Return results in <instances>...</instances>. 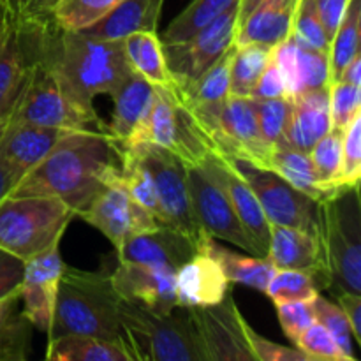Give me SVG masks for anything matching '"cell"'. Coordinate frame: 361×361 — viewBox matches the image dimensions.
<instances>
[{
	"instance_id": "cell-1",
	"label": "cell",
	"mask_w": 361,
	"mask_h": 361,
	"mask_svg": "<svg viewBox=\"0 0 361 361\" xmlns=\"http://www.w3.org/2000/svg\"><path fill=\"white\" fill-rule=\"evenodd\" d=\"M122 152V147L106 133L67 130L9 194L55 196L78 215L120 175Z\"/></svg>"
},
{
	"instance_id": "cell-2",
	"label": "cell",
	"mask_w": 361,
	"mask_h": 361,
	"mask_svg": "<svg viewBox=\"0 0 361 361\" xmlns=\"http://www.w3.org/2000/svg\"><path fill=\"white\" fill-rule=\"evenodd\" d=\"M44 60L85 104L94 106L101 94H115L134 73L122 41L90 37L83 32L62 30L53 21Z\"/></svg>"
},
{
	"instance_id": "cell-3",
	"label": "cell",
	"mask_w": 361,
	"mask_h": 361,
	"mask_svg": "<svg viewBox=\"0 0 361 361\" xmlns=\"http://www.w3.org/2000/svg\"><path fill=\"white\" fill-rule=\"evenodd\" d=\"M316 238L321 289L361 291L360 187H344L317 201Z\"/></svg>"
},
{
	"instance_id": "cell-4",
	"label": "cell",
	"mask_w": 361,
	"mask_h": 361,
	"mask_svg": "<svg viewBox=\"0 0 361 361\" xmlns=\"http://www.w3.org/2000/svg\"><path fill=\"white\" fill-rule=\"evenodd\" d=\"M67 334L90 335L122 345L120 295L111 275L63 267L48 341Z\"/></svg>"
},
{
	"instance_id": "cell-5",
	"label": "cell",
	"mask_w": 361,
	"mask_h": 361,
	"mask_svg": "<svg viewBox=\"0 0 361 361\" xmlns=\"http://www.w3.org/2000/svg\"><path fill=\"white\" fill-rule=\"evenodd\" d=\"M53 20L2 2L0 11V137L13 122L37 63L44 59Z\"/></svg>"
},
{
	"instance_id": "cell-6",
	"label": "cell",
	"mask_w": 361,
	"mask_h": 361,
	"mask_svg": "<svg viewBox=\"0 0 361 361\" xmlns=\"http://www.w3.org/2000/svg\"><path fill=\"white\" fill-rule=\"evenodd\" d=\"M120 326L130 361H204L187 307L157 312L120 298Z\"/></svg>"
},
{
	"instance_id": "cell-7",
	"label": "cell",
	"mask_w": 361,
	"mask_h": 361,
	"mask_svg": "<svg viewBox=\"0 0 361 361\" xmlns=\"http://www.w3.org/2000/svg\"><path fill=\"white\" fill-rule=\"evenodd\" d=\"M76 212L55 196L0 200V249L27 261L60 243Z\"/></svg>"
},
{
	"instance_id": "cell-8",
	"label": "cell",
	"mask_w": 361,
	"mask_h": 361,
	"mask_svg": "<svg viewBox=\"0 0 361 361\" xmlns=\"http://www.w3.org/2000/svg\"><path fill=\"white\" fill-rule=\"evenodd\" d=\"M189 109L210 137L215 154L270 169L275 147L261 134L252 97L229 95L219 104Z\"/></svg>"
},
{
	"instance_id": "cell-9",
	"label": "cell",
	"mask_w": 361,
	"mask_h": 361,
	"mask_svg": "<svg viewBox=\"0 0 361 361\" xmlns=\"http://www.w3.org/2000/svg\"><path fill=\"white\" fill-rule=\"evenodd\" d=\"M35 123L62 130L106 133L108 123L94 106L81 102L44 59L37 63L13 122Z\"/></svg>"
},
{
	"instance_id": "cell-10",
	"label": "cell",
	"mask_w": 361,
	"mask_h": 361,
	"mask_svg": "<svg viewBox=\"0 0 361 361\" xmlns=\"http://www.w3.org/2000/svg\"><path fill=\"white\" fill-rule=\"evenodd\" d=\"M127 148V147H126ZM134 152L141 159L154 178L155 192H157L159 208H161V222L168 224L185 235L192 236L204 249L208 240L207 233L201 229L200 222L194 217L190 207L189 187H187V164L173 152L166 150L155 143L133 145Z\"/></svg>"
},
{
	"instance_id": "cell-11",
	"label": "cell",
	"mask_w": 361,
	"mask_h": 361,
	"mask_svg": "<svg viewBox=\"0 0 361 361\" xmlns=\"http://www.w3.org/2000/svg\"><path fill=\"white\" fill-rule=\"evenodd\" d=\"M154 104L148 118L147 143L173 152L187 166L201 164L214 152L210 137L176 90L154 87Z\"/></svg>"
},
{
	"instance_id": "cell-12",
	"label": "cell",
	"mask_w": 361,
	"mask_h": 361,
	"mask_svg": "<svg viewBox=\"0 0 361 361\" xmlns=\"http://www.w3.org/2000/svg\"><path fill=\"white\" fill-rule=\"evenodd\" d=\"M240 4L180 42H162L166 66L175 81L176 92L194 83L212 63L235 46Z\"/></svg>"
},
{
	"instance_id": "cell-13",
	"label": "cell",
	"mask_w": 361,
	"mask_h": 361,
	"mask_svg": "<svg viewBox=\"0 0 361 361\" xmlns=\"http://www.w3.org/2000/svg\"><path fill=\"white\" fill-rule=\"evenodd\" d=\"M229 162L256 194L270 224L289 226L314 235L317 201L295 189L271 169L259 168L242 159H229Z\"/></svg>"
},
{
	"instance_id": "cell-14",
	"label": "cell",
	"mask_w": 361,
	"mask_h": 361,
	"mask_svg": "<svg viewBox=\"0 0 361 361\" xmlns=\"http://www.w3.org/2000/svg\"><path fill=\"white\" fill-rule=\"evenodd\" d=\"M189 312L204 361H256L250 324L240 314L231 293L215 305L190 307Z\"/></svg>"
},
{
	"instance_id": "cell-15",
	"label": "cell",
	"mask_w": 361,
	"mask_h": 361,
	"mask_svg": "<svg viewBox=\"0 0 361 361\" xmlns=\"http://www.w3.org/2000/svg\"><path fill=\"white\" fill-rule=\"evenodd\" d=\"M76 217L94 226L113 243L116 252L134 235L155 228L159 221L150 210L141 207L123 187L120 175L104 187Z\"/></svg>"
},
{
	"instance_id": "cell-16",
	"label": "cell",
	"mask_w": 361,
	"mask_h": 361,
	"mask_svg": "<svg viewBox=\"0 0 361 361\" xmlns=\"http://www.w3.org/2000/svg\"><path fill=\"white\" fill-rule=\"evenodd\" d=\"M187 187L190 207L201 229L212 238L233 243L254 254L252 242L240 224L228 196L203 166H187Z\"/></svg>"
},
{
	"instance_id": "cell-17",
	"label": "cell",
	"mask_w": 361,
	"mask_h": 361,
	"mask_svg": "<svg viewBox=\"0 0 361 361\" xmlns=\"http://www.w3.org/2000/svg\"><path fill=\"white\" fill-rule=\"evenodd\" d=\"M60 243L25 261V275L20 288L21 307L35 330L48 335L55 312L56 291L66 263L60 257Z\"/></svg>"
},
{
	"instance_id": "cell-18",
	"label": "cell",
	"mask_w": 361,
	"mask_h": 361,
	"mask_svg": "<svg viewBox=\"0 0 361 361\" xmlns=\"http://www.w3.org/2000/svg\"><path fill=\"white\" fill-rule=\"evenodd\" d=\"M204 169L210 173L212 178L222 187V190L228 196L233 210L238 215V221L242 228L245 229L247 236L252 242L254 256L264 257L268 252V243H270V222L257 201L256 194L252 192L249 183L243 180V176L233 168L229 159L212 152L203 162Z\"/></svg>"
},
{
	"instance_id": "cell-19",
	"label": "cell",
	"mask_w": 361,
	"mask_h": 361,
	"mask_svg": "<svg viewBox=\"0 0 361 361\" xmlns=\"http://www.w3.org/2000/svg\"><path fill=\"white\" fill-rule=\"evenodd\" d=\"M201 250L203 247L192 236L159 222L155 228L130 236L120 249L118 261L143 263L176 271Z\"/></svg>"
},
{
	"instance_id": "cell-20",
	"label": "cell",
	"mask_w": 361,
	"mask_h": 361,
	"mask_svg": "<svg viewBox=\"0 0 361 361\" xmlns=\"http://www.w3.org/2000/svg\"><path fill=\"white\" fill-rule=\"evenodd\" d=\"M175 275L176 271L168 268L118 261L111 281L120 298L136 302L157 312H171L178 307Z\"/></svg>"
},
{
	"instance_id": "cell-21",
	"label": "cell",
	"mask_w": 361,
	"mask_h": 361,
	"mask_svg": "<svg viewBox=\"0 0 361 361\" xmlns=\"http://www.w3.org/2000/svg\"><path fill=\"white\" fill-rule=\"evenodd\" d=\"M154 94V85L134 71L111 95L115 108L108 123V134L122 148L147 143Z\"/></svg>"
},
{
	"instance_id": "cell-22",
	"label": "cell",
	"mask_w": 361,
	"mask_h": 361,
	"mask_svg": "<svg viewBox=\"0 0 361 361\" xmlns=\"http://www.w3.org/2000/svg\"><path fill=\"white\" fill-rule=\"evenodd\" d=\"M228 277L217 261L201 250L176 270L175 286L178 307H208L222 302L229 293Z\"/></svg>"
},
{
	"instance_id": "cell-23",
	"label": "cell",
	"mask_w": 361,
	"mask_h": 361,
	"mask_svg": "<svg viewBox=\"0 0 361 361\" xmlns=\"http://www.w3.org/2000/svg\"><path fill=\"white\" fill-rule=\"evenodd\" d=\"M67 130L35 123L14 122L0 137V164L23 178L34 169Z\"/></svg>"
},
{
	"instance_id": "cell-24",
	"label": "cell",
	"mask_w": 361,
	"mask_h": 361,
	"mask_svg": "<svg viewBox=\"0 0 361 361\" xmlns=\"http://www.w3.org/2000/svg\"><path fill=\"white\" fill-rule=\"evenodd\" d=\"M331 130L330 87L303 92L291 99V116L286 129V145L302 152L310 148Z\"/></svg>"
},
{
	"instance_id": "cell-25",
	"label": "cell",
	"mask_w": 361,
	"mask_h": 361,
	"mask_svg": "<svg viewBox=\"0 0 361 361\" xmlns=\"http://www.w3.org/2000/svg\"><path fill=\"white\" fill-rule=\"evenodd\" d=\"M162 4L164 0H120L101 20L80 32L106 41H122L137 32H157Z\"/></svg>"
},
{
	"instance_id": "cell-26",
	"label": "cell",
	"mask_w": 361,
	"mask_h": 361,
	"mask_svg": "<svg viewBox=\"0 0 361 361\" xmlns=\"http://www.w3.org/2000/svg\"><path fill=\"white\" fill-rule=\"evenodd\" d=\"M298 0H261L238 25L235 44L259 42L275 46L291 34Z\"/></svg>"
},
{
	"instance_id": "cell-27",
	"label": "cell",
	"mask_w": 361,
	"mask_h": 361,
	"mask_svg": "<svg viewBox=\"0 0 361 361\" xmlns=\"http://www.w3.org/2000/svg\"><path fill=\"white\" fill-rule=\"evenodd\" d=\"M267 257L275 270H307L319 279V250L314 235L289 226L270 224V243Z\"/></svg>"
},
{
	"instance_id": "cell-28",
	"label": "cell",
	"mask_w": 361,
	"mask_h": 361,
	"mask_svg": "<svg viewBox=\"0 0 361 361\" xmlns=\"http://www.w3.org/2000/svg\"><path fill=\"white\" fill-rule=\"evenodd\" d=\"M270 169L281 178L291 183L295 189L312 197L314 201H323L337 194L341 189H330L324 185L314 169L309 152L296 150L289 145H277L271 152ZM344 189V187H342Z\"/></svg>"
},
{
	"instance_id": "cell-29",
	"label": "cell",
	"mask_w": 361,
	"mask_h": 361,
	"mask_svg": "<svg viewBox=\"0 0 361 361\" xmlns=\"http://www.w3.org/2000/svg\"><path fill=\"white\" fill-rule=\"evenodd\" d=\"M127 60L140 76L154 87H166L176 90L175 81L166 66L162 41L157 32H137L123 39Z\"/></svg>"
},
{
	"instance_id": "cell-30",
	"label": "cell",
	"mask_w": 361,
	"mask_h": 361,
	"mask_svg": "<svg viewBox=\"0 0 361 361\" xmlns=\"http://www.w3.org/2000/svg\"><path fill=\"white\" fill-rule=\"evenodd\" d=\"M48 361H130L120 344L90 335L67 334L48 341Z\"/></svg>"
},
{
	"instance_id": "cell-31",
	"label": "cell",
	"mask_w": 361,
	"mask_h": 361,
	"mask_svg": "<svg viewBox=\"0 0 361 361\" xmlns=\"http://www.w3.org/2000/svg\"><path fill=\"white\" fill-rule=\"evenodd\" d=\"M203 250L217 261L229 282L249 286L256 291H267L268 282L275 274V267L267 256H243V254L233 252L215 242V238L208 240Z\"/></svg>"
},
{
	"instance_id": "cell-32",
	"label": "cell",
	"mask_w": 361,
	"mask_h": 361,
	"mask_svg": "<svg viewBox=\"0 0 361 361\" xmlns=\"http://www.w3.org/2000/svg\"><path fill=\"white\" fill-rule=\"evenodd\" d=\"M32 323L21 307L20 291L0 300V361H25L32 351Z\"/></svg>"
},
{
	"instance_id": "cell-33",
	"label": "cell",
	"mask_w": 361,
	"mask_h": 361,
	"mask_svg": "<svg viewBox=\"0 0 361 361\" xmlns=\"http://www.w3.org/2000/svg\"><path fill=\"white\" fill-rule=\"evenodd\" d=\"M274 46L247 42L235 44L229 69V94L236 97H250L261 74L271 59Z\"/></svg>"
},
{
	"instance_id": "cell-34",
	"label": "cell",
	"mask_w": 361,
	"mask_h": 361,
	"mask_svg": "<svg viewBox=\"0 0 361 361\" xmlns=\"http://www.w3.org/2000/svg\"><path fill=\"white\" fill-rule=\"evenodd\" d=\"M233 48H229L221 59L215 60L190 87L183 92H176L187 108L219 104L229 97V69H231Z\"/></svg>"
},
{
	"instance_id": "cell-35",
	"label": "cell",
	"mask_w": 361,
	"mask_h": 361,
	"mask_svg": "<svg viewBox=\"0 0 361 361\" xmlns=\"http://www.w3.org/2000/svg\"><path fill=\"white\" fill-rule=\"evenodd\" d=\"M240 4V0H192L171 23L168 25L164 32L162 42H180L189 39L197 30L210 25L217 20L221 14L231 9L233 6Z\"/></svg>"
},
{
	"instance_id": "cell-36",
	"label": "cell",
	"mask_w": 361,
	"mask_h": 361,
	"mask_svg": "<svg viewBox=\"0 0 361 361\" xmlns=\"http://www.w3.org/2000/svg\"><path fill=\"white\" fill-rule=\"evenodd\" d=\"M361 0H349L344 18L330 42V85L338 80L344 67L360 53Z\"/></svg>"
},
{
	"instance_id": "cell-37",
	"label": "cell",
	"mask_w": 361,
	"mask_h": 361,
	"mask_svg": "<svg viewBox=\"0 0 361 361\" xmlns=\"http://www.w3.org/2000/svg\"><path fill=\"white\" fill-rule=\"evenodd\" d=\"M120 0H56L48 14L62 30L80 32L108 14Z\"/></svg>"
},
{
	"instance_id": "cell-38",
	"label": "cell",
	"mask_w": 361,
	"mask_h": 361,
	"mask_svg": "<svg viewBox=\"0 0 361 361\" xmlns=\"http://www.w3.org/2000/svg\"><path fill=\"white\" fill-rule=\"evenodd\" d=\"M319 289L317 275L314 271L275 270L264 293L275 305H279L286 302H312Z\"/></svg>"
},
{
	"instance_id": "cell-39",
	"label": "cell",
	"mask_w": 361,
	"mask_h": 361,
	"mask_svg": "<svg viewBox=\"0 0 361 361\" xmlns=\"http://www.w3.org/2000/svg\"><path fill=\"white\" fill-rule=\"evenodd\" d=\"M261 134L270 145H286V129L291 116V99H254Z\"/></svg>"
},
{
	"instance_id": "cell-40",
	"label": "cell",
	"mask_w": 361,
	"mask_h": 361,
	"mask_svg": "<svg viewBox=\"0 0 361 361\" xmlns=\"http://www.w3.org/2000/svg\"><path fill=\"white\" fill-rule=\"evenodd\" d=\"M342 130L331 129L310 148L309 155L321 182L330 189H342L337 183L341 168Z\"/></svg>"
},
{
	"instance_id": "cell-41",
	"label": "cell",
	"mask_w": 361,
	"mask_h": 361,
	"mask_svg": "<svg viewBox=\"0 0 361 361\" xmlns=\"http://www.w3.org/2000/svg\"><path fill=\"white\" fill-rule=\"evenodd\" d=\"M361 178V113L342 130L341 168L337 183L341 187H360Z\"/></svg>"
},
{
	"instance_id": "cell-42",
	"label": "cell",
	"mask_w": 361,
	"mask_h": 361,
	"mask_svg": "<svg viewBox=\"0 0 361 361\" xmlns=\"http://www.w3.org/2000/svg\"><path fill=\"white\" fill-rule=\"evenodd\" d=\"M312 309L316 323L323 324L334 335V338L338 342V345L345 353L349 361H356L355 348H353V338L355 337H353V330L349 326L348 317L342 312L341 307L331 303L330 300H326L317 293L316 298L312 300Z\"/></svg>"
},
{
	"instance_id": "cell-43",
	"label": "cell",
	"mask_w": 361,
	"mask_h": 361,
	"mask_svg": "<svg viewBox=\"0 0 361 361\" xmlns=\"http://www.w3.org/2000/svg\"><path fill=\"white\" fill-rule=\"evenodd\" d=\"M291 34L309 48L326 51L330 55V41H328L319 16H317L314 0H298L295 18H293Z\"/></svg>"
},
{
	"instance_id": "cell-44",
	"label": "cell",
	"mask_w": 361,
	"mask_h": 361,
	"mask_svg": "<svg viewBox=\"0 0 361 361\" xmlns=\"http://www.w3.org/2000/svg\"><path fill=\"white\" fill-rule=\"evenodd\" d=\"M358 113H361V87L334 81L330 85L331 129L344 130Z\"/></svg>"
},
{
	"instance_id": "cell-45",
	"label": "cell",
	"mask_w": 361,
	"mask_h": 361,
	"mask_svg": "<svg viewBox=\"0 0 361 361\" xmlns=\"http://www.w3.org/2000/svg\"><path fill=\"white\" fill-rule=\"evenodd\" d=\"M296 348L305 353L312 361H349L345 353L335 341L334 335L319 323H312L300 335Z\"/></svg>"
},
{
	"instance_id": "cell-46",
	"label": "cell",
	"mask_w": 361,
	"mask_h": 361,
	"mask_svg": "<svg viewBox=\"0 0 361 361\" xmlns=\"http://www.w3.org/2000/svg\"><path fill=\"white\" fill-rule=\"evenodd\" d=\"M295 41L298 44L300 74H302L303 92L330 87V55L326 51L309 48L296 37Z\"/></svg>"
},
{
	"instance_id": "cell-47",
	"label": "cell",
	"mask_w": 361,
	"mask_h": 361,
	"mask_svg": "<svg viewBox=\"0 0 361 361\" xmlns=\"http://www.w3.org/2000/svg\"><path fill=\"white\" fill-rule=\"evenodd\" d=\"M279 321L284 330L286 337L296 344L300 335L307 330L312 323H316L314 317L312 302H286L277 305Z\"/></svg>"
},
{
	"instance_id": "cell-48",
	"label": "cell",
	"mask_w": 361,
	"mask_h": 361,
	"mask_svg": "<svg viewBox=\"0 0 361 361\" xmlns=\"http://www.w3.org/2000/svg\"><path fill=\"white\" fill-rule=\"evenodd\" d=\"M249 338L256 361H312L296 345L288 348V345L275 344V342L257 335L252 328H249Z\"/></svg>"
},
{
	"instance_id": "cell-49",
	"label": "cell",
	"mask_w": 361,
	"mask_h": 361,
	"mask_svg": "<svg viewBox=\"0 0 361 361\" xmlns=\"http://www.w3.org/2000/svg\"><path fill=\"white\" fill-rule=\"evenodd\" d=\"M25 275V261L0 249V300L18 293Z\"/></svg>"
},
{
	"instance_id": "cell-50",
	"label": "cell",
	"mask_w": 361,
	"mask_h": 361,
	"mask_svg": "<svg viewBox=\"0 0 361 361\" xmlns=\"http://www.w3.org/2000/svg\"><path fill=\"white\" fill-rule=\"evenodd\" d=\"M252 99H277V97H286V87L284 80L281 76V71L275 66L274 59H270V63L267 66V69L261 74L259 81L254 87Z\"/></svg>"
},
{
	"instance_id": "cell-51",
	"label": "cell",
	"mask_w": 361,
	"mask_h": 361,
	"mask_svg": "<svg viewBox=\"0 0 361 361\" xmlns=\"http://www.w3.org/2000/svg\"><path fill=\"white\" fill-rule=\"evenodd\" d=\"M348 4L349 0H314L317 16H319L321 25L324 28V34H326L330 42L334 39L335 32H337L338 25H341L342 18H344Z\"/></svg>"
},
{
	"instance_id": "cell-52",
	"label": "cell",
	"mask_w": 361,
	"mask_h": 361,
	"mask_svg": "<svg viewBox=\"0 0 361 361\" xmlns=\"http://www.w3.org/2000/svg\"><path fill=\"white\" fill-rule=\"evenodd\" d=\"M337 302L342 312L345 314L349 321V326L353 330L355 341L361 344V296L360 293L341 291L337 293Z\"/></svg>"
},
{
	"instance_id": "cell-53",
	"label": "cell",
	"mask_w": 361,
	"mask_h": 361,
	"mask_svg": "<svg viewBox=\"0 0 361 361\" xmlns=\"http://www.w3.org/2000/svg\"><path fill=\"white\" fill-rule=\"evenodd\" d=\"M337 81H345V83L361 87V53L353 56V60L344 67Z\"/></svg>"
},
{
	"instance_id": "cell-54",
	"label": "cell",
	"mask_w": 361,
	"mask_h": 361,
	"mask_svg": "<svg viewBox=\"0 0 361 361\" xmlns=\"http://www.w3.org/2000/svg\"><path fill=\"white\" fill-rule=\"evenodd\" d=\"M20 180L21 176L18 175V173H14L13 169H9L7 166L0 164V200H4V197L14 189V185H16Z\"/></svg>"
},
{
	"instance_id": "cell-55",
	"label": "cell",
	"mask_w": 361,
	"mask_h": 361,
	"mask_svg": "<svg viewBox=\"0 0 361 361\" xmlns=\"http://www.w3.org/2000/svg\"><path fill=\"white\" fill-rule=\"evenodd\" d=\"M11 6L18 7L21 11H30V13H42L46 0H7Z\"/></svg>"
},
{
	"instance_id": "cell-56",
	"label": "cell",
	"mask_w": 361,
	"mask_h": 361,
	"mask_svg": "<svg viewBox=\"0 0 361 361\" xmlns=\"http://www.w3.org/2000/svg\"><path fill=\"white\" fill-rule=\"evenodd\" d=\"M261 0H240V9H238V25L245 20L250 14V11L259 4Z\"/></svg>"
},
{
	"instance_id": "cell-57",
	"label": "cell",
	"mask_w": 361,
	"mask_h": 361,
	"mask_svg": "<svg viewBox=\"0 0 361 361\" xmlns=\"http://www.w3.org/2000/svg\"><path fill=\"white\" fill-rule=\"evenodd\" d=\"M56 0H46V4H44V7H42V13H48L49 9H51L53 7V4H55Z\"/></svg>"
},
{
	"instance_id": "cell-58",
	"label": "cell",
	"mask_w": 361,
	"mask_h": 361,
	"mask_svg": "<svg viewBox=\"0 0 361 361\" xmlns=\"http://www.w3.org/2000/svg\"><path fill=\"white\" fill-rule=\"evenodd\" d=\"M2 2H4V0H0V11H2Z\"/></svg>"
}]
</instances>
